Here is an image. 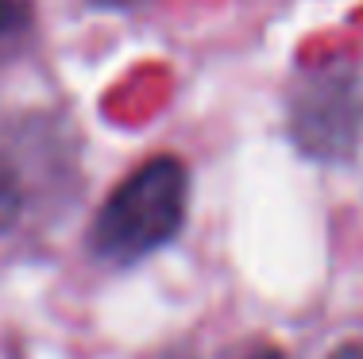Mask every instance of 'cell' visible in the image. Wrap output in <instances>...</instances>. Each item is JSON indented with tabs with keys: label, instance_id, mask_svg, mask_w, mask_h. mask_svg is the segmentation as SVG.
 <instances>
[{
	"label": "cell",
	"instance_id": "7",
	"mask_svg": "<svg viewBox=\"0 0 363 359\" xmlns=\"http://www.w3.org/2000/svg\"><path fill=\"white\" fill-rule=\"evenodd\" d=\"M170 359H186V355H170Z\"/></svg>",
	"mask_w": 363,
	"mask_h": 359
},
{
	"label": "cell",
	"instance_id": "1",
	"mask_svg": "<svg viewBox=\"0 0 363 359\" xmlns=\"http://www.w3.org/2000/svg\"><path fill=\"white\" fill-rule=\"evenodd\" d=\"M189 201V174L178 159H151L120 182L93 224V251L112 263H135L178 236Z\"/></svg>",
	"mask_w": 363,
	"mask_h": 359
},
{
	"label": "cell",
	"instance_id": "2",
	"mask_svg": "<svg viewBox=\"0 0 363 359\" xmlns=\"http://www.w3.org/2000/svg\"><path fill=\"white\" fill-rule=\"evenodd\" d=\"M294 139L313 159H344L363 132V81L352 70L301 74L290 97Z\"/></svg>",
	"mask_w": 363,
	"mask_h": 359
},
{
	"label": "cell",
	"instance_id": "5",
	"mask_svg": "<svg viewBox=\"0 0 363 359\" xmlns=\"http://www.w3.org/2000/svg\"><path fill=\"white\" fill-rule=\"evenodd\" d=\"M333 359H363V344H348V348H340Z\"/></svg>",
	"mask_w": 363,
	"mask_h": 359
},
{
	"label": "cell",
	"instance_id": "6",
	"mask_svg": "<svg viewBox=\"0 0 363 359\" xmlns=\"http://www.w3.org/2000/svg\"><path fill=\"white\" fill-rule=\"evenodd\" d=\"M247 359H282V355L271 352V348H263V352H255V355H247Z\"/></svg>",
	"mask_w": 363,
	"mask_h": 359
},
{
	"label": "cell",
	"instance_id": "4",
	"mask_svg": "<svg viewBox=\"0 0 363 359\" xmlns=\"http://www.w3.org/2000/svg\"><path fill=\"white\" fill-rule=\"evenodd\" d=\"M20 205H23L20 182H16L12 166L0 159V232H8V228H12V220L20 217Z\"/></svg>",
	"mask_w": 363,
	"mask_h": 359
},
{
	"label": "cell",
	"instance_id": "3",
	"mask_svg": "<svg viewBox=\"0 0 363 359\" xmlns=\"http://www.w3.org/2000/svg\"><path fill=\"white\" fill-rule=\"evenodd\" d=\"M35 31V12L28 0H0V70L28 50Z\"/></svg>",
	"mask_w": 363,
	"mask_h": 359
}]
</instances>
